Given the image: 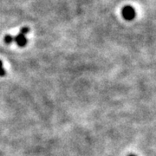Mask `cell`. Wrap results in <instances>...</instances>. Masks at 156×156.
Instances as JSON below:
<instances>
[{
	"label": "cell",
	"instance_id": "cell-1",
	"mask_svg": "<svg viewBox=\"0 0 156 156\" xmlns=\"http://www.w3.org/2000/svg\"><path fill=\"white\" fill-rule=\"evenodd\" d=\"M122 13L123 17L128 21L133 20L135 17V11L132 6H125L122 9Z\"/></svg>",
	"mask_w": 156,
	"mask_h": 156
},
{
	"label": "cell",
	"instance_id": "cell-2",
	"mask_svg": "<svg viewBox=\"0 0 156 156\" xmlns=\"http://www.w3.org/2000/svg\"><path fill=\"white\" fill-rule=\"evenodd\" d=\"M14 40L16 41L17 44L20 47H24L27 44V38L24 34L19 33L16 37H14Z\"/></svg>",
	"mask_w": 156,
	"mask_h": 156
},
{
	"label": "cell",
	"instance_id": "cell-3",
	"mask_svg": "<svg viewBox=\"0 0 156 156\" xmlns=\"http://www.w3.org/2000/svg\"><path fill=\"white\" fill-rule=\"evenodd\" d=\"M14 41V37L11 36V35H7L5 36V43L7 44H11V43Z\"/></svg>",
	"mask_w": 156,
	"mask_h": 156
},
{
	"label": "cell",
	"instance_id": "cell-4",
	"mask_svg": "<svg viewBox=\"0 0 156 156\" xmlns=\"http://www.w3.org/2000/svg\"><path fill=\"white\" fill-rule=\"evenodd\" d=\"M5 76V69L3 67V62L0 61V76Z\"/></svg>",
	"mask_w": 156,
	"mask_h": 156
},
{
	"label": "cell",
	"instance_id": "cell-5",
	"mask_svg": "<svg viewBox=\"0 0 156 156\" xmlns=\"http://www.w3.org/2000/svg\"><path fill=\"white\" fill-rule=\"evenodd\" d=\"M29 31H30V29L27 28V27H23V28H22V30H20V33L26 35V34L28 33Z\"/></svg>",
	"mask_w": 156,
	"mask_h": 156
},
{
	"label": "cell",
	"instance_id": "cell-6",
	"mask_svg": "<svg viewBox=\"0 0 156 156\" xmlns=\"http://www.w3.org/2000/svg\"><path fill=\"white\" fill-rule=\"evenodd\" d=\"M128 156H135L134 154H130V155H128Z\"/></svg>",
	"mask_w": 156,
	"mask_h": 156
}]
</instances>
